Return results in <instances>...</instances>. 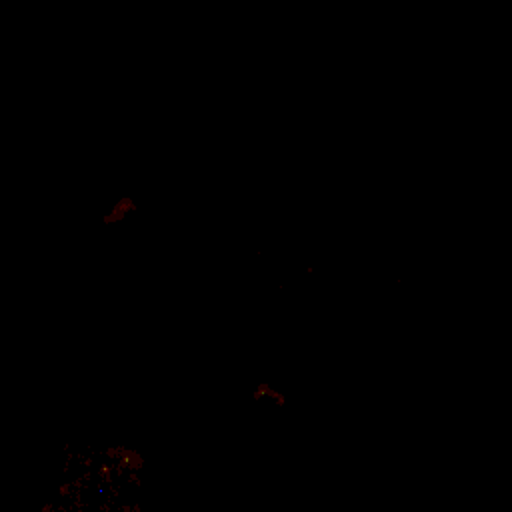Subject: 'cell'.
<instances>
[{"label": "cell", "instance_id": "1", "mask_svg": "<svg viewBox=\"0 0 512 512\" xmlns=\"http://www.w3.org/2000/svg\"><path fill=\"white\" fill-rule=\"evenodd\" d=\"M138 210L136 202L132 196H120L104 214H102V224L112 226L118 222H124L126 218H130L134 212Z\"/></svg>", "mask_w": 512, "mask_h": 512}]
</instances>
